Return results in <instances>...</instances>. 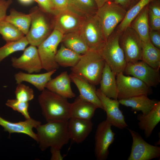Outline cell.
<instances>
[{
    "instance_id": "18",
    "label": "cell",
    "mask_w": 160,
    "mask_h": 160,
    "mask_svg": "<svg viewBox=\"0 0 160 160\" xmlns=\"http://www.w3.org/2000/svg\"><path fill=\"white\" fill-rule=\"evenodd\" d=\"M41 124L39 121L31 118L24 121L13 122L7 120L0 116V126L4 130L8 132L9 135L12 133H22L26 134L32 138L37 143L38 138L37 134L33 131Z\"/></svg>"
},
{
    "instance_id": "43",
    "label": "cell",
    "mask_w": 160,
    "mask_h": 160,
    "mask_svg": "<svg viewBox=\"0 0 160 160\" xmlns=\"http://www.w3.org/2000/svg\"><path fill=\"white\" fill-rule=\"evenodd\" d=\"M140 0H114V2L127 11Z\"/></svg>"
},
{
    "instance_id": "26",
    "label": "cell",
    "mask_w": 160,
    "mask_h": 160,
    "mask_svg": "<svg viewBox=\"0 0 160 160\" xmlns=\"http://www.w3.org/2000/svg\"><path fill=\"white\" fill-rule=\"evenodd\" d=\"M66 47L82 55L89 50L79 31L63 34L61 41Z\"/></svg>"
},
{
    "instance_id": "13",
    "label": "cell",
    "mask_w": 160,
    "mask_h": 160,
    "mask_svg": "<svg viewBox=\"0 0 160 160\" xmlns=\"http://www.w3.org/2000/svg\"><path fill=\"white\" fill-rule=\"evenodd\" d=\"M123 73L139 79L150 87H156L160 82L159 69L153 68L142 60L127 63Z\"/></svg>"
},
{
    "instance_id": "3",
    "label": "cell",
    "mask_w": 160,
    "mask_h": 160,
    "mask_svg": "<svg viewBox=\"0 0 160 160\" xmlns=\"http://www.w3.org/2000/svg\"><path fill=\"white\" fill-rule=\"evenodd\" d=\"M105 63L98 51L89 49L71 70L95 86L100 84Z\"/></svg>"
},
{
    "instance_id": "6",
    "label": "cell",
    "mask_w": 160,
    "mask_h": 160,
    "mask_svg": "<svg viewBox=\"0 0 160 160\" xmlns=\"http://www.w3.org/2000/svg\"><path fill=\"white\" fill-rule=\"evenodd\" d=\"M45 12L35 7L30 11L31 26L25 37L30 45L38 47L50 34L51 27L45 15Z\"/></svg>"
},
{
    "instance_id": "34",
    "label": "cell",
    "mask_w": 160,
    "mask_h": 160,
    "mask_svg": "<svg viewBox=\"0 0 160 160\" xmlns=\"http://www.w3.org/2000/svg\"><path fill=\"white\" fill-rule=\"evenodd\" d=\"M29 44L25 36L17 41L7 42L0 47V63L12 53L24 51Z\"/></svg>"
},
{
    "instance_id": "36",
    "label": "cell",
    "mask_w": 160,
    "mask_h": 160,
    "mask_svg": "<svg viewBox=\"0 0 160 160\" xmlns=\"http://www.w3.org/2000/svg\"><path fill=\"white\" fill-rule=\"evenodd\" d=\"M5 104L14 110L20 113L26 119L31 118L28 112V102L20 101L16 99H8Z\"/></svg>"
},
{
    "instance_id": "10",
    "label": "cell",
    "mask_w": 160,
    "mask_h": 160,
    "mask_svg": "<svg viewBox=\"0 0 160 160\" xmlns=\"http://www.w3.org/2000/svg\"><path fill=\"white\" fill-rule=\"evenodd\" d=\"M119 41L127 63L141 60L142 41L133 29L129 26L121 33Z\"/></svg>"
},
{
    "instance_id": "17",
    "label": "cell",
    "mask_w": 160,
    "mask_h": 160,
    "mask_svg": "<svg viewBox=\"0 0 160 160\" xmlns=\"http://www.w3.org/2000/svg\"><path fill=\"white\" fill-rule=\"evenodd\" d=\"M93 126L91 120L70 118L67 124L70 140L77 143L82 142L92 131Z\"/></svg>"
},
{
    "instance_id": "1",
    "label": "cell",
    "mask_w": 160,
    "mask_h": 160,
    "mask_svg": "<svg viewBox=\"0 0 160 160\" xmlns=\"http://www.w3.org/2000/svg\"><path fill=\"white\" fill-rule=\"evenodd\" d=\"M41 92L38 101L47 121H68L71 118V103L67 98L47 89Z\"/></svg>"
},
{
    "instance_id": "27",
    "label": "cell",
    "mask_w": 160,
    "mask_h": 160,
    "mask_svg": "<svg viewBox=\"0 0 160 160\" xmlns=\"http://www.w3.org/2000/svg\"><path fill=\"white\" fill-rule=\"evenodd\" d=\"M148 5L140 12L131 23L130 26L139 36L142 42L150 40V27Z\"/></svg>"
},
{
    "instance_id": "5",
    "label": "cell",
    "mask_w": 160,
    "mask_h": 160,
    "mask_svg": "<svg viewBox=\"0 0 160 160\" xmlns=\"http://www.w3.org/2000/svg\"><path fill=\"white\" fill-rule=\"evenodd\" d=\"M127 11L114 1L108 2L98 8L96 14L106 40L123 20Z\"/></svg>"
},
{
    "instance_id": "22",
    "label": "cell",
    "mask_w": 160,
    "mask_h": 160,
    "mask_svg": "<svg viewBox=\"0 0 160 160\" xmlns=\"http://www.w3.org/2000/svg\"><path fill=\"white\" fill-rule=\"evenodd\" d=\"M56 71L54 70L40 74L26 73L20 71L15 73L14 77L17 84L23 81L27 82L41 91L45 89L47 83L52 79L51 76Z\"/></svg>"
},
{
    "instance_id": "2",
    "label": "cell",
    "mask_w": 160,
    "mask_h": 160,
    "mask_svg": "<svg viewBox=\"0 0 160 160\" xmlns=\"http://www.w3.org/2000/svg\"><path fill=\"white\" fill-rule=\"evenodd\" d=\"M67 121L47 122L36 129L38 143L42 151L52 148L61 150L70 140L67 129Z\"/></svg>"
},
{
    "instance_id": "15",
    "label": "cell",
    "mask_w": 160,
    "mask_h": 160,
    "mask_svg": "<svg viewBox=\"0 0 160 160\" xmlns=\"http://www.w3.org/2000/svg\"><path fill=\"white\" fill-rule=\"evenodd\" d=\"M19 57H12L13 67L24 70L28 73H39L43 69L41 61L36 47L30 45L24 50Z\"/></svg>"
},
{
    "instance_id": "8",
    "label": "cell",
    "mask_w": 160,
    "mask_h": 160,
    "mask_svg": "<svg viewBox=\"0 0 160 160\" xmlns=\"http://www.w3.org/2000/svg\"><path fill=\"white\" fill-rule=\"evenodd\" d=\"M119 100L141 95L148 96L152 93L150 87L139 79L125 76L123 72L116 75Z\"/></svg>"
},
{
    "instance_id": "16",
    "label": "cell",
    "mask_w": 160,
    "mask_h": 160,
    "mask_svg": "<svg viewBox=\"0 0 160 160\" xmlns=\"http://www.w3.org/2000/svg\"><path fill=\"white\" fill-rule=\"evenodd\" d=\"M103 110L106 114V120L112 126L122 129L128 126L125 122L122 112L119 108L120 103L117 99H111L105 95L100 90H96Z\"/></svg>"
},
{
    "instance_id": "29",
    "label": "cell",
    "mask_w": 160,
    "mask_h": 160,
    "mask_svg": "<svg viewBox=\"0 0 160 160\" xmlns=\"http://www.w3.org/2000/svg\"><path fill=\"white\" fill-rule=\"evenodd\" d=\"M4 20L15 26L26 35L29 30L31 17L29 14H25L12 9Z\"/></svg>"
},
{
    "instance_id": "33",
    "label": "cell",
    "mask_w": 160,
    "mask_h": 160,
    "mask_svg": "<svg viewBox=\"0 0 160 160\" xmlns=\"http://www.w3.org/2000/svg\"><path fill=\"white\" fill-rule=\"evenodd\" d=\"M0 34L6 42L17 41L25 36L17 28L5 20L0 23Z\"/></svg>"
},
{
    "instance_id": "11",
    "label": "cell",
    "mask_w": 160,
    "mask_h": 160,
    "mask_svg": "<svg viewBox=\"0 0 160 160\" xmlns=\"http://www.w3.org/2000/svg\"><path fill=\"white\" fill-rule=\"evenodd\" d=\"M53 15V29L63 34L79 31L86 18L69 8L56 12Z\"/></svg>"
},
{
    "instance_id": "37",
    "label": "cell",
    "mask_w": 160,
    "mask_h": 160,
    "mask_svg": "<svg viewBox=\"0 0 160 160\" xmlns=\"http://www.w3.org/2000/svg\"><path fill=\"white\" fill-rule=\"evenodd\" d=\"M147 6L149 14L160 17V3L159 0H153Z\"/></svg>"
},
{
    "instance_id": "46",
    "label": "cell",
    "mask_w": 160,
    "mask_h": 160,
    "mask_svg": "<svg viewBox=\"0 0 160 160\" xmlns=\"http://www.w3.org/2000/svg\"><path fill=\"white\" fill-rule=\"evenodd\" d=\"M21 3L25 4H28L31 3L34 0H19Z\"/></svg>"
},
{
    "instance_id": "23",
    "label": "cell",
    "mask_w": 160,
    "mask_h": 160,
    "mask_svg": "<svg viewBox=\"0 0 160 160\" xmlns=\"http://www.w3.org/2000/svg\"><path fill=\"white\" fill-rule=\"evenodd\" d=\"M116 74L105 63L100 81V91L106 96L117 99L118 90Z\"/></svg>"
},
{
    "instance_id": "32",
    "label": "cell",
    "mask_w": 160,
    "mask_h": 160,
    "mask_svg": "<svg viewBox=\"0 0 160 160\" xmlns=\"http://www.w3.org/2000/svg\"><path fill=\"white\" fill-rule=\"evenodd\" d=\"M153 0H140L127 11L125 17L118 25L116 30L121 33L129 27L134 20L141 11L150 2Z\"/></svg>"
},
{
    "instance_id": "42",
    "label": "cell",
    "mask_w": 160,
    "mask_h": 160,
    "mask_svg": "<svg viewBox=\"0 0 160 160\" xmlns=\"http://www.w3.org/2000/svg\"><path fill=\"white\" fill-rule=\"evenodd\" d=\"M150 29L160 31V17L148 14Z\"/></svg>"
},
{
    "instance_id": "24",
    "label": "cell",
    "mask_w": 160,
    "mask_h": 160,
    "mask_svg": "<svg viewBox=\"0 0 160 160\" xmlns=\"http://www.w3.org/2000/svg\"><path fill=\"white\" fill-rule=\"evenodd\" d=\"M97 108L96 105L79 96L71 103V118L91 120Z\"/></svg>"
},
{
    "instance_id": "31",
    "label": "cell",
    "mask_w": 160,
    "mask_h": 160,
    "mask_svg": "<svg viewBox=\"0 0 160 160\" xmlns=\"http://www.w3.org/2000/svg\"><path fill=\"white\" fill-rule=\"evenodd\" d=\"M81 55L76 53L62 44L59 49L57 51L55 60L59 66L72 68L77 63Z\"/></svg>"
},
{
    "instance_id": "45",
    "label": "cell",
    "mask_w": 160,
    "mask_h": 160,
    "mask_svg": "<svg viewBox=\"0 0 160 160\" xmlns=\"http://www.w3.org/2000/svg\"><path fill=\"white\" fill-rule=\"evenodd\" d=\"M98 8L101 7L106 3L110 1H113L114 0H94Z\"/></svg>"
},
{
    "instance_id": "21",
    "label": "cell",
    "mask_w": 160,
    "mask_h": 160,
    "mask_svg": "<svg viewBox=\"0 0 160 160\" xmlns=\"http://www.w3.org/2000/svg\"><path fill=\"white\" fill-rule=\"evenodd\" d=\"M140 129L144 131L145 138L149 137L157 125L160 121V102L156 103L149 112L144 115L140 113L137 115Z\"/></svg>"
},
{
    "instance_id": "44",
    "label": "cell",
    "mask_w": 160,
    "mask_h": 160,
    "mask_svg": "<svg viewBox=\"0 0 160 160\" xmlns=\"http://www.w3.org/2000/svg\"><path fill=\"white\" fill-rule=\"evenodd\" d=\"M51 154L50 159L51 160H62L64 157L60 152V150L54 148H50Z\"/></svg>"
},
{
    "instance_id": "38",
    "label": "cell",
    "mask_w": 160,
    "mask_h": 160,
    "mask_svg": "<svg viewBox=\"0 0 160 160\" xmlns=\"http://www.w3.org/2000/svg\"><path fill=\"white\" fill-rule=\"evenodd\" d=\"M54 13L68 8V0H51Z\"/></svg>"
},
{
    "instance_id": "19",
    "label": "cell",
    "mask_w": 160,
    "mask_h": 160,
    "mask_svg": "<svg viewBox=\"0 0 160 160\" xmlns=\"http://www.w3.org/2000/svg\"><path fill=\"white\" fill-rule=\"evenodd\" d=\"M71 80L75 84L81 98L103 110L101 102L98 97L95 85L82 76L72 72L69 74Z\"/></svg>"
},
{
    "instance_id": "4",
    "label": "cell",
    "mask_w": 160,
    "mask_h": 160,
    "mask_svg": "<svg viewBox=\"0 0 160 160\" xmlns=\"http://www.w3.org/2000/svg\"><path fill=\"white\" fill-rule=\"evenodd\" d=\"M120 34L115 30L98 51L105 63L116 75L123 72L127 63L119 43Z\"/></svg>"
},
{
    "instance_id": "30",
    "label": "cell",
    "mask_w": 160,
    "mask_h": 160,
    "mask_svg": "<svg viewBox=\"0 0 160 160\" xmlns=\"http://www.w3.org/2000/svg\"><path fill=\"white\" fill-rule=\"evenodd\" d=\"M68 8L86 18L96 14L98 7L94 0H68Z\"/></svg>"
},
{
    "instance_id": "28",
    "label": "cell",
    "mask_w": 160,
    "mask_h": 160,
    "mask_svg": "<svg viewBox=\"0 0 160 160\" xmlns=\"http://www.w3.org/2000/svg\"><path fill=\"white\" fill-rule=\"evenodd\" d=\"M142 45L141 60L153 68L159 69L160 49L154 46L150 40L142 41Z\"/></svg>"
},
{
    "instance_id": "41",
    "label": "cell",
    "mask_w": 160,
    "mask_h": 160,
    "mask_svg": "<svg viewBox=\"0 0 160 160\" xmlns=\"http://www.w3.org/2000/svg\"><path fill=\"white\" fill-rule=\"evenodd\" d=\"M149 39L151 42L155 47L160 49V31L150 30Z\"/></svg>"
},
{
    "instance_id": "7",
    "label": "cell",
    "mask_w": 160,
    "mask_h": 160,
    "mask_svg": "<svg viewBox=\"0 0 160 160\" xmlns=\"http://www.w3.org/2000/svg\"><path fill=\"white\" fill-rule=\"evenodd\" d=\"M63 35L59 31L54 29L49 36L38 47L43 69L47 71L57 70L60 66L55 61V56Z\"/></svg>"
},
{
    "instance_id": "9",
    "label": "cell",
    "mask_w": 160,
    "mask_h": 160,
    "mask_svg": "<svg viewBox=\"0 0 160 160\" xmlns=\"http://www.w3.org/2000/svg\"><path fill=\"white\" fill-rule=\"evenodd\" d=\"M79 31L89 49L98 51L106 41L96 14L85 18Z\"/></svg>"
},
{
    "instance_id": "39",
    "label": "cell",
    "mask_w": 160,
    "mask_h": 160,
    "mask_svg": "<svg viewBox=\"0 0 160 160\" xmlns=\"http://www.w3.org/2000/svg\"><path fill=\"white\" fill-rule=\"evenodd\" d=\"M39 6V8L44 12L49 14H53V9L51 0H34Z\"/></svg>"
},
{
    "instance_id": "12",
    "label": "cell",
    "mask_w": 160,
    "mask_h": 160,
    "mask_svg": "<svg viewBox=\"0 0 160 160\" xmlns=\"http://www.w3.org/2000/svg\"><path fill=\"white\" fill-rule=\"evenodd\" d=\"M111 125L106 120L100 122L97 128L95 135L94 153L97 160L107 159L108 148L115 140V134L111 129Z\"/></svg>"
},
{
    "instance_id": "40",
    "label": "cell",
    "mask_w": 160,
    "mask_h": 160,
    "mask_svg": "<svg viewBox=\"0 0 160 160\" xmlns=\"http://www.w3.org/2000/svg\"><path fill=\"white\" fill-rule=\"evenodd\" d=\"M12 3V0H0V23L5 20L7 10Z\"/></svg>"
},
{
    "instance_id": "35",
    "label": "cell",
    "mask_w": 160,
    "mask_h": 160,
    "mask_svg": "<svg viewBox=\"0 0 160 160\" xmlns=\"http://www.w3.org/2000/svg\"><path fill=\"white\" fill-rule=\"evenodd\" d=\"M17 84L15 92L16 99L21 101L28 102L33 99L34 92L32 88L22 83Z\"/></svg>"
},
{
    "instance_id": "14",
    "label": "cell",
    "mask_w": 160,
    "mask_h": 160,
    "mask_svg": "<svg viewBox=\"0 0 160 160\" xmlns=\"http://www.w3.org/2000/svg\"><path fill=\"white\" fill-rule=\"evenodd\" d=\"M128 129L132 139L128 160H150L160 157V147L149 144L138 132L129 128Z\"/></svg>"
},
{
    "instance_id": "25",
    "label": "cell",
    "mask_w": 160,
    "mask_h": 160,
    "mask_svg": "<svg viewBox=\"0 0 160 160\" xmlns=\"http://www.w3.org/2000/svg\"><path fill=\"white\" fill-rule=\"evenodd\" d=\"M120 104L132 108V111H141L144 115L148 114L154 104L159 101L151 99L145 95H138L127 99L119 100Z\"/></svg>"
},
{
    "instance_id": "20",
    "label": "cell",
    "mask_w": 160,
    "mask_h": 160,
    "mask_svg": "<svg viewBox=\"0 0 160 160\" xmlns=\"http://www.w3.org/2000/svg\"><path fill=\"white\" fill-rule=\"evenodd\" d=\"M71 79L67 71L61 73L55 78L51 79L45 88L67 98L75 97L76 95L71 86Z\"/></svg>"
}]
</instances>
